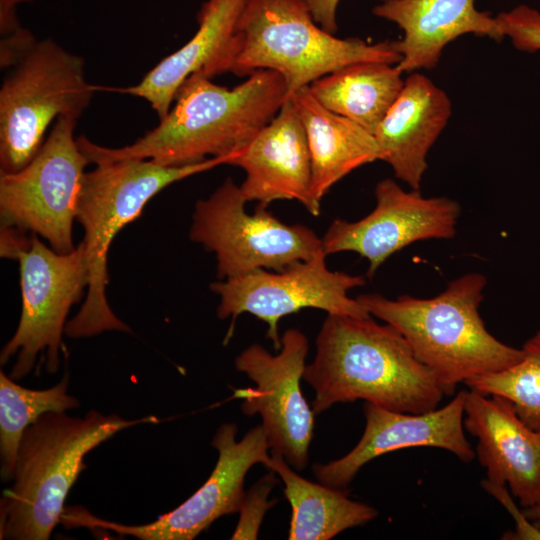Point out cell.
Here are the masks:
<instances>
[{
    "label": "cell",
    "mask_w": 540,
    "mask_h": 540,
    "mask_svg": "<svg viewBox=\"0 0 540 540\" xmlns=\"http://www.w3.org/2000/svg\"><path fill=\"white\" fill-rule=\"evenodd\" d=\"M289 97L282 76L259 69L232 89L196 73L179 88L159 124L130 145L110 148L85 136L78 145L95 165L128 159L181 166L224 157L228 164L279 112Z\"/></svg>",
    "instance_id": "cell-1"
},
{
    "label": "cell",
    "mask_w": 540,
    "mask_h": 540,
    "mask_svg": "<svg viewBox=\"0 0 540 540\" xmlns=\"http://www.w3.org/2000/svg\"><path fill=\"white\" fill-rule=\"evenodd\" d=\"M303 379L315 391L314 414L356 400L393 411L424 413L438 408L447 395L406 339L371 315L327 314Z\"/></svg>",
    "instance_id": "cell-2"
},
{
    "label": "cell",
    "mask_w": 540,
    "mask_h": 540,
    "mask_svg": "<svg viewBox=\"0 0 540 540\" xmlns=\"http://www.w3.org/2000/svg\"><path fill=\"white\" fill-rule=\"evenodd\" d=\"M486 283L484 275L468 273L432 298L402 295L393 300L369 293L356 299L406 339L450 396L459 383L508 369L524 355L522 348L501 342L485 327L479 307Z\"/></svg>",
    "instance_id": "cell-3"
},
{
    "label": "cell",
    "mask_w": 540,
    "mask_h": 540,
    "mask_svg": "<svg viewBox=\"0 0 540 540\" xmlns=\"http://www.w3.org/2000/svg\"><path fill=\"white\" fill-rule=\"evenodd\" d=\"M159 421L152 415L128 420L95 410L81 418L44 413L22 435L13 484L0 499V539H49L86 468L85 455L121 430Z\"/></svg>",
    "instance_id": "cell-4"
},
{
    "label": "cell",
    "mask_w": 540,
    "mask_h": 540,
    "mask_svg": "<svg viewBox=\"0 0 540 540\" xmlns=\"http://www.w3.org/2000/svg\"><path fill=\"white\" fill-rule=\"evenodd\" d=\"M222 164H228V159L212 157L181 166L128 159L99 164L94 170L85 172L78 195L76 220L84 229L81 243L89 283L79 312L66 323L67 336L82 338L104 331L131 332L112 312L106 298L107 256L112 240L164 188Z\"/></svg>",
    "instance_id": "cell-5"
},
{
    "label": "cell",
    "mask_w": 540,
    "mask_h": 540,
    "mask_svg": "<svg viewBox=\"0 0 540 540\" xmlns=\"http://www.w3.org/2000/svg\"><path fill=\"white\" fill-rule=\"evenodd\" d=\"M236 33L238 49L230 72L248 76L259 69L275 71L289 96L350 64H398L402 59L396 41L371 44L327 32L304 0H245Z\"/></svg>",
    "instance_id": "cell-6"
},
{
    "label": "cell",
    "mask_w": 540,
    "mask_h": 540,
    "mask_svg": "<svg viewBox=\"0 0 540 540\" xmlns=\"http://www.w3.org/2000/svg\"><path fill=\"white\" fill-rule=\"evenodd\" d=\"M0 88V172H16L41 148L60 117L78 120L96 86L85 61L54 40L36 38L9 66Z\"/></svg>",
    "instance_id": "cell-7"
},
{
    "label": "cell",
    "mask_w": 540,
    "mask_h": 540,
    "mask_svg": "<svg viewBox=\"0 0 540 540\" xmlns=\"http://www.w3.org/2000/svg\"><path fill=\"white\" fill-rule=\"evenodd\" d=\"M24 238L15 231L1 234V255L17 259L20 270V320L0 354L1 365L17 357L10 372L13 380L28 375L39 356L49 373L58 370L68 312L89 283L82 243L70 253H58L36 236Z\"/></svg>",
    "instance_id": "cell-8"
},
{
    "label": "cell",
    "mask_w": 540,
    "mask_h": 540,
    "mask_svg": "<svg viewBox=\"0 0 540 540\" xmlns=\"http://www.w3.org/2000/svg\"><path fill=\"white\" fill-rule=\"evenodd\" d=\"M247 202L230 177L208 198L196 202L189 235L215 253L219 279L257 269L282 271L324 252L322 238L312 229L286 224L262 205L248 213Z\"/></svg>",
    "instance_id": "cell-9"
},
{
    "label": "cell",
    "mask_w": 540,
    "mask_h": 540,
    "mask_svg": "<svg viewBox=\"0 0 540 540\" xmlns=\"http://www.w3.org/2000/svg\"><path fill=\"white\" fill-rule=\"evenodd\" d=\"M76 123L68 117L56 119L26 166L16 172H0L2 228L38 234L58 253L75 249L72 225L85 167L90 163L74 137Z\"/></svg>",
    "instance_id": "cell-10"
},
{
    "label": "cell",
    "mask_w": 540,
    "mask_h": 540,
    "mask_svg": "<svg viewBox=\"0 0 540 540\" xmlns=\"http://www.w3.org/2000/svg\"><path fill=\"white\" fill-rule=\"evenodd\" d=\"M237 425L222 424L212 446L217 463L205 483L185 502L156 520L127 525L99 518L81 506L65 507L60 523L66 529H106L141 540H192L223 515L239 512L245 496L244 480L255 464L267 467L271 461L269 444L262 425L236 441Z\"/></svg>",
    "instance_id": "cell-11"
},
{
    "label": "cell",
    "mask_w": 540,
    "mask_h": 540,
    "mask_svg": "<svg viewBox=\"0 0 540 540\" xmlns=\"http://www.w3.org/2000/svg\"><path fill=\"white\" fill-rule=\"evenodd\" d=\"M321 252L311 259L297 261L282 271L257 269L244 275L213 282L210 289L219 296L217 315L231 317L249 313L267 324L266 336L279 351V322L289 314L314 308L327 314L367 317L370 314L350 290L361 287L366 279L332 271Z\"/></svg>",
    "instance_id": "cell-12"
},
{
    "label": "cell",
    "mask_w": 540,
    "mask_h": 540,
    "mask_svg": "<svg viewBox=\"0 0 540 540\" xmlns=\"http://www.w3.org/2000/svg\"><path fill=\"white\" fill-rule=\"evenodd\" d=\"M308 348L305 334L290 328L281 336L276 355L255 343L235 359L236 369L256 385L234 392L242 399V412L261 416L272 455L281 456L296 470H303L308 463L314 428V412L300 384Z\"/></svg>",
    "instance_id": "cell-13"
},
{
    "label": "cell",
    "mask_w": 540,
    "mask_h": 540,
    "mask_svg": "<svg viewBox=\"0 0 540 540\" xmlns=\"http://www.w3.org/2000/svg\"><path fill=\"white\" fill-rule=\"evenodd\" d=\"M375 198L376 206L368 215L357 221L335 219L322 237L326 255L351 251L367 259L368 278L410 244L456 234L461 208L453 199L405 191L388 178L376 185Z\"/></svg>",
    "instance_id": "cell-14"
},
{
    "label": "cell",
    "mask_w": 540,
    "mask_h": 540,
    "mask_svg": "<svg viewBox=\"0 0 540 540\" xmlns=\"http://www.w3.org/2000/svg\"><path fill=\"white\" fill-rule=\"evenodd\" d=\"M465 393L459 391L444 407L424 413L393 411L365 402V429L357 445L339 459L315 463L314 476L322 484L345 489L369 461L415 447L441 448L469 463L476 453L464 433Z\"/></svg>",
    "instance_id": "cell-15"
},
{
    "label": "cell",
    "mask_w": 540,
    "mask_h": 540,
    "mask_svg": "<svg viewBox=\"0 0 540 540\" xmlns=\"http://www.w3.org/2000/svg\"><path fill=\"white\" fill-rule=\"evenodd\" d=\"M463 423L477 439L487 479L506 484L523 508L540 504V430L524 423L507 398L472 389L465 393Z\"/></svg>",
    "instance_id": "cell-16"
},
{
    "label": "cell",
    "mask_w": 540,
    "mask_h": 540,
    "mask_svg": "<svg viewBox=\"0 0 540 540\" xmlns=\"http://www.w3.org/2000/svg\"><path fill=\"white\" fill-rule=\"evenodd\" d=\"M230 165L245 172L240 189L248 202L266 207L276 200H295L311 215L320 214L312 193L306 132L290 97Z\"/></svg>",
    "instance_id": "cell-17"
},
{
    "label": "cell",
    "mask_w": 540,
    "mask_h": 540,
    "mask_svg": "<svg viewBox=\"0 0 540 540\" xmlns=\"http://www.w3.org/2000/svg\"><path fill=\"white\" fill-rule=\"evenodd\" d=\"M245 0H207L197 15L198 29L180 49L163 58L137 84L109 88L146 100L160 119L193 74L211 78L230 72L238 49L236 26Z\"/></svg>",
    "instance_id": "cell-18"
},
{
    "label": "cell",
    "mask_w": 540,
    "mask_h": 540,
    "mask_svg": "<svg viewBox=\"0 0 540 540\" xmlns=\"http://www.w3.org/2000/svg\"><path fill=\"white\" fill-rule=\"evenodd\" d=\"M373 14L402 29L396 47L403 72L435 68L443 49L464 34L496 41L505 37L498 16L478 11L474 0H394L375 6Z\"/></svg>",
    "instance_id": "cell-19"
},
{
    "label": "cell",
    "mask_w": 540,
    "mask_h": 540,
    "mask_svg": "<svg viewBox=\"0 0 540 540\" xmlns=\"http://www.w3.org/2000/svg\"><path fill=\"white\" fill-rule=\"evenodd\" d=\"M447 94L426 76L413 73L374 132L380 157L395 176L419 190L427 154L451 116Z\"/></svg>",
    "instance_id": "cell-20"
},
{
    "label": "cell",
    "mask_w": 540,
    "mask_h": 540,
    "mask_svg": "<svg viewBox=\"0 0 540 540\" xmlns=\"http://www.w3.org/2000/svg\"><path fill=\"white\" fill-rule=\"evenodd\" d=\"M303 123L312 166V193L317 201L353 170L379 160L372 133L321 105L304 87L289 96Z\"/></svg>",
    "instance_id": "cell-21"
},
{
    "label": "cell",
    "mask_w": 540,
    "mask_h": 540,
    "mask_svg": "<svg viewBox=\"0 0 540 540\" xmlns=\"http://www.w3.org/2000/svg\"><path fill=\"white\" fill-rule=\"evenodd\" d=\"M267 468L282 479L291 505L289 540H328L378 515L372 506L350 499L345 489L303 478L281 456L272 455Z\"/></svg>",
    "instance_id": "cell-22"
},
{
    "label": "cell",
    "mask_w": 540,
    "mask_h": 540,
    "mask_svg": "<svg viewBox=\"0 0 540 540\" xmlns=\"http://www.w3.org/2000/svg\"><path fill=\"white\" fill-rule=\"evenodd\" d=\"M403 73L397 64L359 62L326 74L308 87L325 108L374 135L403 88Z\"/></svg>",
    "instance_id": "cell-23"
},
{
    "label": "cell",
    "mask_w": 540,
    "mask_h": 540,
    "mask_svg": "<svg viewBox=\"0 0 540 540\" xmlns=\"http://www.w3.org/2000/svg\"><path fill=\"white\" fill-rule=\"evenodd\" d=\"M68 375L44 390L22 387L0 372V458L1 479H13L19 444L24 431L47 412H66L79 406L67 393Z\"/></svg>",
    "instance_id": "cell-24"
},
{
    "label": "cell",
    "mask_w": 540,
    "mask_h": 540,
    "mask_svg": "<svg viewBox=\"0 0 540 540\" xmlns=\"http://www.w3.org/2000/svg\"><path fill=\"white\" fill-rule=\"evenodd\" d=\"M522 350L523 358L516 365L464 384L485 395L507 398L524 423L540 430V330L524 343Z\"/></svg>",
    "instance_id": "cell-25"
},
{
    "label": "cell",
    "mask_w": 540,
    "mask_h": 540,
    "mask_svg": "<svg viewBox=\"0 0 540 540\" xmlns=\"http://www.w3.org/2000/svg\"><path fill=\"white\" fill-rule=\"evenodd\" d=\"M275 474L270 470L245 493L239 522L231 539H257L266 511L276 503V500L269 501V494L276 483Z\"/></svg>",
    "instance_id": "cell-26"
},
{
    "label": "cell",
    "mask_w": 540,
    "mask_h": 540,
    "mask_svg": "<svg viewBox=\"0 0 540 540\" xmlns=\"http://www.w3.org/2000/svg\"><path fill=\"white\" fill-rule=\"evenodd\" d=\"M515 47L522 51L540 50V12L526 5H520L509 12L498 15Z\"/></svg>",
    "instance_id": "cell-27"
},
{
    "label": "cell",
    "mask_w": 540,
    "mask_h": 540,
    "mask_svg": "<svg viewBox=\"0 0 540 540\" xmlns=\"http://www.w3.org/2000/svg\"><path fill=\"white\" fill-rule=\"evenodd\" d=\"M481 485L485 491L498 500L513 517L515 529L503 534L502 539L508 540H531L540 539V529L520 510L513 499V495L506 484H499L483 479Z\"/></svg>",
    "instance_id": "cell-28"
},
{
    "label": "cell",
    "mask_w": 540,
    "mask_h": 540,
    "mask_svg": "<svg viewBox=\"0 0 540 540\" xmlns=\"http://www.w3.org/2000/svg\"><path fill=\"white\" fill-rule=\"evenodd\" d=\"M340 0H304L316 23L324 30L335 34L338 30L336 12ZM390 2L394 0H380Z\"/></svg>",
    "instance_id": "cell-29"
},
{
    "label": "cell",
    "mask_w": 540,
    "mask_h": 540,
    "mask_svg": "<svg viewBox=\"0 0 540 540\" xmlns=\"http://www.w3.org/2000/svg\"><path fill=\"white\" fill-rule=\"evenodd\" d=\"M33 0H0V32L8 35L18 28L20 23L16 15L17 7Z\"/></svg>",
    "instance_id": "cell-30"
},
{
    "label": "cell",
    "mask_w": 540,
    "mask_h": 540,
    "mask_svg": "<svg viewBox=\"0 0 540 540\" xmlns=\"http://www.w3.org/2000/svg\"><path fill=\"white\" fill-rule=\"evenodd\" d=\"M525 515L540 529V504L523 508Z\"/></svg>",
    "instance_id": "cell-31"
}]
</instances>
